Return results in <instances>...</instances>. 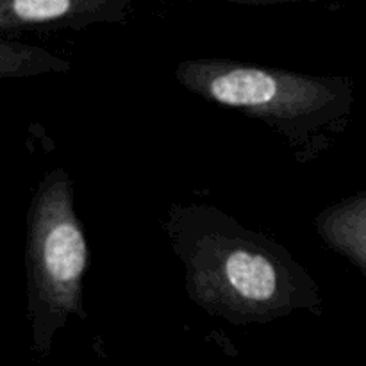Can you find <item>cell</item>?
Returning a JSON list of instances; mask_svg holds the SVG:
<instances>
[{
    "label": "cell",
    "instance_id": "cell-1",
    "mask_svg": "<svg viewBox=\"0 0 366 366\" xmlns=\"http://www.w3.org/2000/svg\"><path fill=\"white\" fill-rule=\"evenodd\" d=\"M189 68V84L231 107L261 114H297L324 102L327 92L302 77L274 74L249 66L197 64Z\"/></svg>",
    "mask_w": 366,
    "mask_h": 366
},
{
    "label": "cell",
    "instance_id": "cell-2",
    "mask_svg": "<svg viewBox=\"0 0 366 366\" xmlns=\"http://www.w3.org/2000/svg\"><path fill=\"white\" fill-rule=\"evenodd\" d=\"M32 257L39 286L49 300L70 307L81 286L88 250L68 204L46 200L39 207L32 236Z\"/></svg>",
    "mask_w": 366,
    "mask_h": 366
},
{
    "label": "cell",
    "instance_id": "cell-3",
    "mask_svg": "<svg viewBox=\"0 0 366 366\" xmlns=\"http://www.w3.org/2000/svg\"><path fill=\"white\" fill-rule=\"evenodd\" d=\"M224 277L236 297L249 302H270L279 290V274L267 256L234 250L224 263Z\"/></svg>",
    "mask_w": 366,
    "mask_h": 366
},
{
    "label": "cell",
    "instance_id": "cell-4",
    "mask_svg": "<svg viewBox=\"0 0 366 366\" xmlns=\"http://www.w3.org/2000/svg\"><path fill=\"white\" fill-rule=\"evenodd\" d=\"M82 4L68 0H16L4 6V24L13 20V24H49L70 16Z\"/></svg>",
    "mask_w": 366,
    "mask_h": 366
}]
</instances>
